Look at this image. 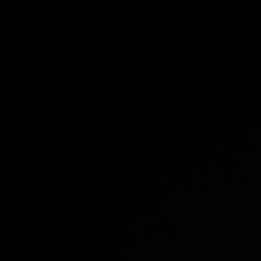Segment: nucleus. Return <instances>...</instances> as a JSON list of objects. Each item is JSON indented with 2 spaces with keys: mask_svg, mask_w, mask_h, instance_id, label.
I'll use <instances>...</instances> for the list:
<instances>
[]
</instances>
